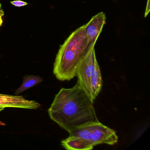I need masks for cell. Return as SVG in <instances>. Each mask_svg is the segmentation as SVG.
<instances>
[{"mask_svg":"<svg viewBox=\"0 0 150 150\" xmlns=\"http://www.w3.org/2000/svg\"><path fill=\"white\" fill-rule=\"evenodd\" d=\"M93 101L78 83L62 88L48 109L50 118L68 132L92 122H99Z\"/></svg>","mask_w":150,"mask_h":150,"instance_id":"cell-1","label":"cell"},{"mask_svg":"<svg viewBox=\"0 0 150 150\" xmlns=\"http://www.w3.org/2000/svg\"><path fill=\"white\" fill-rule=\"evenodd\" d=\"M95 45L88 40L85 25L73 31L60 45L56 56L53 73L57 79L61 81L74 79L81 61Z\"/></svg>","mask_w":150,"mask_h":150,"instance_id":"cell-2","label":"cell"},{"mask_svg":"<svg viewBox=\"0 0 150 150\" xmlns=\"http://www.w3.org/2000/svg\"><path fill=\"white\" fill-rule=\"evenodd\" d=\"M77 83L94 102L101 90L103 80L96 59L94 47L82 59L77 67Z\"/></svg>","mask_w":150,"mask_h":150,"instance_id":"cell-3","label":"cell"},{"mask_svg":"<svg viewBox=\"0 0 150 150\" xmlns=\"http://www.w3.org/2000/svg\"><path fill=\"white\" fill-rule=\"evenodd\" d=\"M69 133V136L82 141L88 150H92L97 145L106 144L112 145L118 141L116 132L99 121L84 125L74 129Z\"/></svg>","mask_w":150,"mask_h":150,"instance_id":"cell-4","label":"cell"},{"mask_svg":"<svg viewBox=\"0 0 150 150\" xmlns=\"http://www.w3.org/2000/svg\"><path fill=\"white\" fill-rule=\"evenodd\" d=\"M106 21L105 14L100 12L93 16L90 21L85 24L86 34L90 42L95 44L106 23Z\"/></svg>","mask_w":150,"mask_h":150,"instance_id":"cell-5","label":"cell"},{"mask_svg":"<svg viewBox=\"0 0 150 150\" xmlns=\"http://www.w3.org/2000/svg\"><path fill=\"white\" fill-rule=\"evenodd\" d=\"M42 78L39 76L33 75H26L23 77V81L21 86L15 93V95H17L23 91L38 85L43 81Z\"/></svg>","mask_w":150,"mask_h":150,"instance_id":"cell-6","label":"cell"},{"mask_svg":"<svg viewBox=\"0 0 150 150\" xmlns=\"http://www.w3.org/2000/svg\"><path fill=\"white\" fill-rule=\"evenodd\" d=\"M11 4L17 7H21L24 6L28 5V3L26 2L21 1V0H15L14 1H11Z\"/></svg>","mask_w":150,"mask_h":150,"instance_id":"cell-7","label":"cell"},{"mask_svg":"<svg viewBox=\"0 0 150 150\" xmlns=\"http://www.w3.org/2000/svg\"><path fill=\"white\" fill-rule=\"evenodd\" d=\"M150 11V0H147L146 3V8L145 12L144 13V17H146L148 16Z\"/></svg>","mask_w":150,"mask_h":150,"instance_id":"cell-8","label":"cell"},{"mask_svg":"<svg viewBox=\"0 0 150 150\" xmlns=\"http://www.w3.org/2000/svg\"><path fill=\"white\" fill-rule=\"evenodd\" d=\"M0 14L2 15V16L4 15L5 13H4V11H3V9H2V7H1V4L0 3Z\"/></svg>","mask_w":150,"mask_h":150,"instance_id":"cell-9","label":"cell"},{"mask_svg":"<svg viewBox=\"0 0 150 150\" xmlns=\"http://www.w3.org/2000/svg\"><path fill=\"white\" fill-rule=\"evenodd\" d=\"M2 15L0 14V27H1V25H2V23H3V21L2 19Z\"/></svg>","mask_w":150,"mask_h":150,"instance_id":"cell-10","label":"cell"},{"mask_svg":"<svg viewBox=\"0 0 150 150\" xmlns=\"http://www.w3.org/2000/svg\"><path fill=\"white\" fill-rule=\"evenodd\" d=\"M5 108H2V107H0V111H2L3 110H4Z\"/></svg>","mask_w":150,"mask_h":150,"instance_id":"cell-11","label":"cell"}]
</instances>
